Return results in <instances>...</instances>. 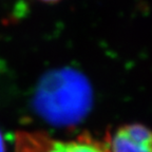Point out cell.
Here are the masks:
<instances>
[{"label": "cell", "instance_id": "cell-4", "mask_svg": "<svg viewBox=\"0 0 152 152\" xmlns=\"http://www.w3.org/2000/svg\"><path fill=\"white\" fill-rule=\"evenodd\" d=\"M0 152H7V149H5V142L4 140H3V136L0 132Z\"/></svg>", "mask_w": 152, "mask_h": 152}, {"label": "cell", "instance_id": "cell-3", "mask_svg": "<svg viewBox=\"0 0 152 152\" xmlns=\"http://www.w3.org/2000/svg\"><path fill=\"white\" fill-rule=\"evenodd\" d=\"M109 152H152V130L142 124H127L106 136Z\"/></svg>", "mask_w": 152, "mask_h": 152}, {"label": "cell", "instance_id": "cell-2", "mask_svg": "<svg viewBox=\"0 0 152 152\" xmlns=\"http://www.w3.org/2000/svg\"><path fill=\"white\" fill-rule=\"evenodd\" d=\"M14 152H109L106 142L83 132L73 140H58L43 131H17Z\"/></svg>", "mask_w": 152, "mask_h": 152}, {"label": "cell", "instance_id": "cell-1", "mask_svg": "<svg viewBox=\"0 0 152 152\" xmlns=\"http://www.w3.org/2000/svg\"><path fill=\"white\" fill-rule=\"evenodd\" d=\"M92 104L87 79L71 69L58 70L41 80L35 96V109L54 126H72L79 123Z\"/></svg>", "mask_w": 152, "mask_h": 152}, {"label": "cell", "instance_id": "cell-5", "mask_svg": "<svg viewBox=\"0 0 152 152\" xmlns=\"http://www.w3.org/2000/svg\"><path fill=\"white\" fill-rule=\"evenodd\" d=\"M40 1L48 2V3H53V2H58V1H60V0H40Z\"/></svg>", "mask_w": 152, "mask_h": 152}]
</instances>
